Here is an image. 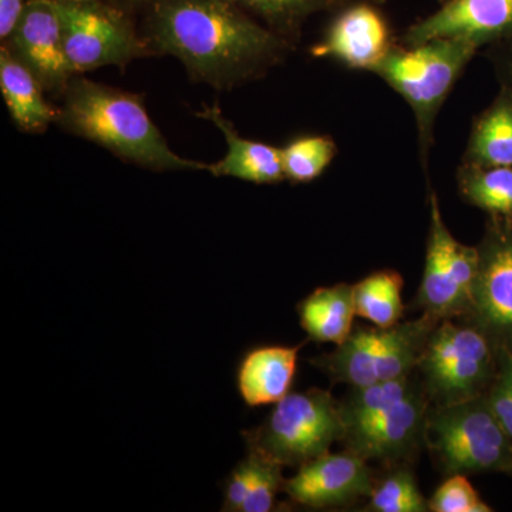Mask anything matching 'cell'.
<instances>
[{
    "instance_id": "obj_1",
    "label": "cell",
    "mask_w": 512,
    "mask_h": 512,
    "mask_svg": "<svg viewBox=\"0 0 512 512\" xmlns=\"http://www.w3.org/2000/svg\"><path fill=\"white\" fill-rule=\"evenodd\" d=\"M144 42L150 55L177 57L191 79L217 90L259 79L292 49L234 0H154Z\"/></svg>"
},
{
    "instance_id": "obj_2",
    "label": "cell",
    "mask_w": 512,
    "mask_h": 512,
    "mask_svg": "<svg viewBox=\"0 0 512 512\" xmlns=\"http://www.w3.org/2000/svg\"><path fill=\"white\" fill-rule=\"evenodd\" d=\"M56 124L111 154L153 171H207L208 164L175 153L151 120L143 97L76 74L62 93Z\"/></svg>"
},
{
    "instance_id": "obj_3",
    "label": "cell",
    "mask_w": 512,
    "mask_h": 512,
    "mask_svg": "<svg viewBox=\"0 0 512 512\" xmlns=\"http://www.w3.org/2000/svg\"><path fill=\"white\" fill-rule=\"evenodd\" d=\"M480 49L477 43L458 37L429 40L417 46H394L373 70L412 107L424 170L429 165L434 123L441 107Z\"/></svg>"
},
{
    "instance_id": "obj_4",
    "label": "cell",
    "mask_w": 512,
    "mask_h": 512,
    "mask_svg": "<svg viewBox=\"0 0 512 512\" xmlns=\"http://www.w3.org/2000/svg\"><path fill=\"white\" fill-rule=\"evenodd\" d=\"M345 424L340 404L325 390L289 393L275 404L258 429L245 433L249 453L279 466L301 467L343 440Z\"/></svg>"
},
{
    "instance_id": "obj_5",
    "label": "cell",
    "mask_w": 512,
    "mask_h": 512,
    "mask_svg": "<svg viewBox=\"0 0 512 512\" xmlns=\"http://www.w3.org/2000/svg\"><path fill=\"white\" fill-rule=\"evenodd\" d=\"M431 447L450 474L512 473V441L484 396L443 404L427 419Z\"/></svg>"
},
{
    "instance_id": "obj_6",
    "label": "cell",
    "mask_w": 512,
    "mask_h": 512,
    "mask_svg": "<svg viewBox=\"0 0 512 512\" xmlns=\"http://www.w3.org/2000/svg\"><path fill=\"white\" fill-rule=\"evenodd\" d=\"M434 322L426 316L419 322L389 329H357L335 352L313 363L352 387L403 379L419 365Z\"/></svg>"
},
{
    "instance_id": "obj_7",
    "label": "cell",
    "mask_w": 512,
    "mask_h": 512,
    "mask_svg": "<svg viewBox=\"0 0 512 512\" xmlns=\"http://www.w3.org/2000/svg\"><path fill=\"white\" fill-rule=\"evenodd\" d=\"M419 366L443 404L484 396L497 370V349L483 330L444 323L427 339Z\"/></svg>"
},
{
    "instance_id": "obj_8",
    "label": "cell",
    "mask_w": 512,
    "mask_h": 512,
    "mask_svg": "<svg viewBox=\"0 0 512 512\" xmlns=\"http://www.w3.org/2000/svg\"><path fill=\"white\" fill-rule=\"evenodd\" d=\"M55 3L64 50L74 74L104 66L123 67L150 55L143 37L119 10L101 5L99 0Z\"/></svg>"
},
{
    "instance_id": "obj_9",
    "label": "cell",
    "mask_w": 512,
    "mask_h": 512,
    "mask_svg": "<svg viewBox=\"0 0 512 512\" xmlns=\"http://www.w3.org/2000/svg\"><path fill=\"white\" fill-rule=\"evenodd\" d=\"M430 232L419 303L434 320L471 312L480 254L461 244L448 231L439 198L430 190Z\"/></svg>"
},
{
    "instance_id": "obj_10",
    "label": "cell",
    "mask_w": 512,
    "mask_h": 512,
    "mask_svg": "<svg viewBox=\"0 0 512 512\" xmlns=\"http://www.w3.org/2000/svg\"><path fill=\"white\" fill-rule=\"evenodd\" d=\"M477 248L480 266L470 313L495 349L512 352V222L490 220Z\"/></svg>"
},
{
    "instance_id": "obj_11",
    "label": "cell",
    "mask_w": 512,
    "mask_h": 512,
    "mask_svg": "<svg viewBox=\"0 0 512 512\" xmlns=\"http://www.w3.org/2000/svg\"><path fill=\"white\" fill-rule=\"evenodd\" d=\"M6 47L35 74L47 92L62 94L73 73L63 45L55 0H29Z\"/></svg>"
},
{
    "instance_id": "obj_12",
    "label": "cell",
    "mask_w": 512,
    "mask_h": 512,
    "mask_svg": "<svg viewBox=\"0 0 512 512\" xmlns=\"http://www.w3.org/2000/svg\"><path fill=\"white\" fill-rule=\"evenodd\" d=\"M393 47L389 25L376 5L356 2L333 19L323 39L311 47V55L373 73Z\"/></svg>"
},
{
    "instance_id": "obj_13",
    "label": "cell",
    "mask_w": 512,
    "mask_h": 512,
    "mask_svg": "<svg viewBox=\"0 0 512 512\" xmlns=\"http://www.w3.org/2000/svg\"><path fill=\"white\" fill-rule=\"evenodd\" d=\"M512 35V0H448L433 15L414 23L404 46L458 37L478 46L495 45Z\"/></svg>"
},
{
    "instance_id": "obj_14",
    "label": "cell",
    "mask_w": 512,
    "mask_h": 512,
    "mask_svg": "<svg viewBox=\"0 0 512 512\" xmlns=\"http://www.w3.org/2000/svg\"><path fill=\"white\" fill-rule=\"evenodd\" d=\"M282 490L293 503L319 510L370 495L373 485L366 461L349 451L326 453L303 464L295 477L284 481Z\"/></svg>"
},
{
    "instance_id": "obj_15",
    "label": "cell",
    "mask_w": 512,
    "mask_h": 512,
    "mask_svg": "<svg viewBox=\"0 0 512 512\" xmlns=\"http://www.w3.org/2000/svg\"><path fill=\"white\" fill-rule=\"evenodd\" d=\"M427 424L423 394L414 386L372 420L345 431L350 453L363 460L396 458L412 450Z\"/></svg>"
},
{
    "instance_id": "obj_16",
    "label": "cell",
    "mask_w": 512,
    "mask_h": 512,
    "mask_svg": "<svg viewBox=\"0 0 512 512\" xmlns=\"http://www.w3.org/2000/svg\"><path fill=\"white\" fill-rule=\"evenodd\" d=\"M197 116L214 124L227 141V154L217 163L208 164V173L254 184H276L286 180L281 148L242 137L231 121L225 119L218 103L204 104Z\"/></svg>"
},
{
    "instance_id": "obj_17",
    "label": "cell",
    "mask_w": 512,
    "mask_h": 512,
    "mask_svg": "<svg viewBox=\"0 0 512 512\" xmlns=\"http://www.w3.org/2000/svg\"><path fill=\"white\" fill-rule=\"evenodd\" d=\"M301 346H262L248 352L238 367L242 400L251 407L276 404L288 396Z\"/></svg>"
},
{
    "instance_id": "obj_18",
    "label": "cell",
    "mask_w": 512,
    "mask_h": 512,
    "mask_svg": "<svg viewBox=\"0 0 512 512\" xmlns=\"http://www.w3.org/2000/svg\"><path fill=\"white\" fill-rule=\"evenodd\" d=\"M0 90L15 126L25 133H43L56 123L53 109L43 94V86L8 47L0 50Z\"/></svg>"
},
{
    "instance_id": "obj_19",
    "label": "cell",
    "mask_w": 512,
    "mask_h": 512,
    "mask_svg": "<svg viewBox=\"0 0 512 512\" xmlns=\"http://www.w3.org/2000/svg\"><path fill=\"white\" fill-rule=\"evenodd\" d=\"M298 313L309 338L342 345L352 333L356 316L353 286L340 284L316 289L299 303Z\"/></svg>"
},
{
    "instance_id": "obj_20",
    "label": "cell",
    "mask_w": 512,
    "mask_h": 512,
    "mask_svg": "<svg viewBox=\"0 0 512 512\" xmlns=\"http://www.w3.org/2000/svg\"><path fill=\"white\" fill-rule=\"evenodd\" d=\"M463 163L512 167V93L508 90L501 89L474 121Z\"/></svg>"
},
{
    "instance_id": "obj_21",
    "label": "cell",
    "mask_w": 512,
    "mask_h": 512,
    "mask_svg": "<svg viewBox=\"0 0 512 512\" xmlns=\"http://www.w3.org/2000/svg\"><path fill=\"white\" fill-rule=\"evenodd\" d=\"M457 184L463 200L487 212L490 220L512 222V167L461 163Z\"/></svg>"
},
{
    "instance_id": "obj_22",
    "label": "cell",
    "mask_w": 512,
    "mask_h": 512,
    "mask_svg": "<svg viewBox=\"0 0 512 512\" xmlns=\"http://www.w3.org/2000/svg\"><path fill=\"white\" fill-rule=\"evenodd\" d=\"M402 276L380 271L353 285L356 315L375 323L377 328L397 325L403 315Z\"/></svg>"
},
{
    "instance_id": "obj_23",
    "label": "cell",
    "mask_w": 512,
    "mask_h": 512,
    "mask_svg": "<svg viewBox=\"0 0 512 512\" xmlns=\"http://www.w3.org/2000/svg\"><path fill=\"white\" fill-rule=\"evenodd\" d=\"M254 13L266 28L292 43L299 39L303 23L315 13L335 8L345 0H234Z\"/></svg>"
},
{
    "instance_id": "obj_24",
    "label": "cell",
    "mask_w": 512,
    "mask_h": 512,
    "mask_svg": "<svg viewBox=\"0 0 512 512\" xmlns=\"http://www.w3.org/2000/svg\"><path fill=\"white\" fill-rule=\"evenodd\" d=\"M336 154L338 146L332 137L295 138L281 148L285 178L295 184L311 183L325 173Z\"/></svg>"
},
{
    "instance_id": "obj_25",
    "label": "cell",
    "mask_w": 512,
    "mask_h": 512,
    "mask_svg": "<svg viewBox=\"0 0 512 512\" xmlns=\"http://www.w3.org/2000/svg\"><path fill=\"white\" fill-rule=\"evenodd\" d=\"M370 510L377 512H423L430 510L412 474L397 471L373 487Z\"/></svg>"
},
{
    "instance_id": "obj_26",
    "label": "cell",
    "mask_w": 512,
    "mask_h": 512,
    "mask_svg": "<svg viewBox=\"0 0 512 512\" xmlns=\"http://www.w3.org/2000/svg\"><path fill=\"white\" fill-rule=\"evenodd\" d=\"M434 512H490L464 474H451L437 488L429 503Z\"/></svg>"
},
{
    "instance_id": "obj_27",
    "label": "cell",
    "mask_w": 512,
    "mask_h": 512,
    "mask_svg": "<svg viewBox=\"0 0 512 512\" xmlns=\"http://www.w3.org/2000/svg\"><path fill=\"white\" fill-rule=\"evenodd\" d=\"M485 400L495 419L512 441V352L497 349V370Z\"/></svg>"
},
{
    "instance_id": "obj_28",
    "label": "cell",
    "mask_w": 512,
    "mask_h": 512,
    "mask_svg": "<svg viewBox=\"0 0 512 512\" xmlns=\"http://www.w3.org/2000/svg\"><path fill=\"white\" fill-rule=\"evenodd\" d=\"M254 456L255 476L252 481L251 491L247 500L242 505L241 512H268L272 510L276 494L281 490L284 481L282 480L279 464L259 454L249 453Z\"/></svg>"
},
{
    "instance_id": "obj_29",
    "label": "cell",
    "mask_w": 512,
    "mask_h": 512,
    "mask_svg": "<svg viewBox=\"0 0 512 512\" xmlns=\"http://www.w3.org/2000/svg\"><path fill=\"white\" fill-rule=\"evenodd\" d=\"M255 476V460L252 454H249L247 460L238 464L237 468L229 476L227 485H225V500L222 510L231 512H241L242 505L247 500L249 491H251L252 481Z\"/></svg>"
},
{
    "instance_id": "obj_30",
    "label": "cell",
    "mask_w": 512,
    "mask_h": 512,
    "mask_svg": "<svg viewBox=\"0 0 512 512\" xmlns=\"http://www.w3.org/2000/svg\"><path fill=\"white\" fill-rule=\"evenodd\" d=\"M495 45L498 46H493L494 63L501 80V89L512 93V35Z\"/></svg>"
},
{
    "instance_id": "obj_31",
    "label": "cell",
    "mask_w": 512,
    "mask_h": 512,
    "mask_svg": "<svg viewBox=\"0 0 512 512\" xmlns=\"http://www.w3.org/2000/svg\"><path fill=\"white\" fill-rule=\"evenodd\" d=\"M29 0H0V37L8 40L18 26Z\"/></svg>"
},
{
    "instance_id": "obj_32",
    "label": "cell",
    "mask_w": 512,
    "mask_h": 512,
    "mask_svg": "<svg viewBox=\"0 0 512 512\" xmlns=\"http://www.w3.org/2000/svg\"><path fill=\"white\" fill-rule=\"evenodd\" d=\"M127 3H130L131 6L134 5H143V3H151L154 0H126Z\"/></svg>"
},
{
    "instance_id": "obj_33",
    "label": "cell",
    "mask_w": 512,
    "mask_h": 512,
    "mask_svg": "<svg viewBox=\"0 0 512 512\" xmlns=\"http://www.w3.org/2000/svg\"><path fill=\"white\" fill-rule=\"evenodd\" d=\"M356 2H367L373 3V5H382V3L386 2V0H356Z\"/></svg>"
},
{
    "instance_id": "obj_34",
    "label": "cell",
    "mask_w": 512,
    "mask_h": 512,
    "mask_svg": "<svg viewBox=\"0 0 512 512\" xmlns=\"http://www.w3.org/2000/svg\"><path fill=\"white\" fill-rule=\"evenodd\" d=\"M59 2H90V0H59Z\"/></svg>"
}]
</instances>
